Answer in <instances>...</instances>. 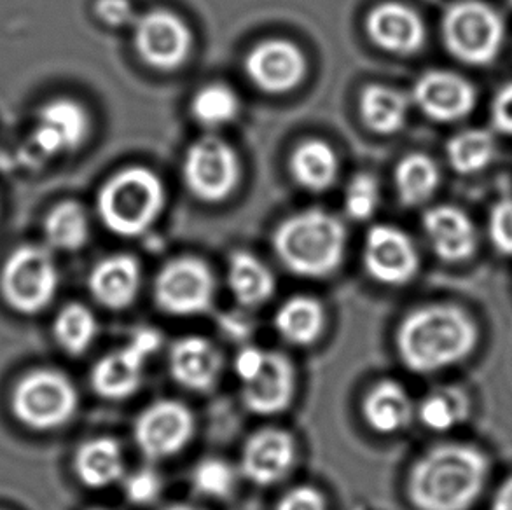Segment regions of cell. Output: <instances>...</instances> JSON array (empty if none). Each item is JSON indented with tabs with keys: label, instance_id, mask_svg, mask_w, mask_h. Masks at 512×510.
I'll list each match as a JSON object with an SVG mask.
<instances>
[{
	"label": "cell",
	"instance_id": "obj_20",
	"mask_svg": "<svg viewBox=\"0 0 512 510\" xmlns=\"http://www.w3.org/2000/svg\"><path fill=\"white\" fill-rule=\"evenodd\" d=\"M432 252L446 264L467 262L478 252V231L462 208L439 205L423 215Z\"/></svg>",
	"mask_w": 512,
	"mask_h": 510
},
{
	"label": "cell",
	"instance_id": "obj_23",
	"mask_svg": "<svg viewBox=\"0 0 512 510\" xmlns=\"http://www.w3.org/2000/svg\"><path fill=\"white\" fill-rule=\"evenodd\" d=\"M147 359L130 343L104 355L91 369V386L105 400H126L139 392Z\"/></svg>",
	"mask_w": 512,
	"mask_h": 510
},
{
	"label": "cell",
	"instance_id": "obj_14",
	"mask_svg": "<svg viewBox=\"0 0 512 510\" xmlns=\"http://www.w3.org/2000/svg\"><path fill=\"white\" fill-rule=\"evenodd\" d=\"M308 60L303 49L287 39H266L250 49L245 74L256 88L282 95L305 81Z\"/></svg>",
	"mask_w": 512,
	"mask_h": 510
},
{
	"label": "cell",
	"instance_id": "obj_39",
	"mask_svg": "<svg viewBox=\"0 0 512 510\" xmlns=\"http://www.w3.org/2000/svg\"><path fill=\"white\" fill-rule=\"evenodd\" d=\"M275 510H327V500L319 488L299 484L278 498Z\"/></svg>",
	"mask_w": 512,
	"mask_h": 510
},
{
	"label": "cell",
	"instance_id": "obj_3",
	"mask_svg": "<svg viewBox=\"0 0 512 510\" xmlns=\"http://www.w3.org/2000/svg\"><path fill=\"white\" fill-rule=\"evenodd\" d=\"M273 250L292 275L327 278L343 264L346 229L333 214L310 208L280 222L273 233Z\"/></svg>",
	"mask_w": 512,
	"mask_h": 510
},
{
	"label": "cell",
	"instance_id": "obj_17",
	"mask_svg": "<svg viewBox=\"0 0 512 510\" xmlns=\"http://www.w3.org/2000/svg\"><path fill=\"white\" fill-rule=\"evenodd\" d=\"M296 393L298 371L294 362L284 353L268 352L261 373L242 385V402L250 413L275 416L292 406Z\"/></svg>",
	"mask_w": 512,
	"mask_h": 510
},
{
	"label": "cell",
	"instance_id": "obj_11",
	"mask_svg": "<svg viewBox=\"0 0 512 510\" xmlns=\"http://www.w3.org/2000/svg\"><path fill=\"white\" fill-rule=\"evenodd\" d=\"M140 60L163 72L179 69L191 55L193 34L186 21L167 9H153L133 21Z\"/></svg>",
	"mask_w": 512,
	"mask_h": 510
},
{
	"label": "cell",
	"instance_id": "obj_43",
	"mask_svg": "<svg viewBox=\"0 0 512 510\" xmlns=\"http://www.w3.org/2000/svg\"><path fill=\"white\" fill-rule=\"evenodd\" d=\"M130 345L142 353L146 359L160 350L163 345V338H161V331L153 329V327H142L139 331L133 332L132 339L128 341Z\"/></svg>",
	"mask_w": 512,
	"mask_h": 510
},
{
	"label": "cell",
	"instance_id": "obj_25",
	"mask_svg": "<svg viewBox=\"0 0 512 510\" xmlns=\"http://www.w3.org/2000/svg\"><path fill=\"white\" fill-rule=\"evenodd\" d=\"M273 325L285 343L312 346L326 331V308L317 297L292 296L278 306Z\"/></svg>",
	"mask_w": 512,
	"mask_h": 510
},
{
	"label": "cell",
	"instance_id": "obj_46",
	"mask_svg": "<svg viewBox=\"0 0 512 510\" xmlns=\"http://www.w3.org/2000/svg\"><path fill=\"white\" fill-rule=\"evenodd\" d=\"M90 510H109V509H100V507H98V509H90Z\"/></svg>",
	"mask_w": 512,
	"mask_h": 510
},
{
	"label": "cell",
	"instance_id": "obj_5",
	"mask_svg": "<svg viewBox=\"0 0 512 510\" xmlns=\"http://www.w3.org/2000/svg\"><path fill=\"white\" fill-rule=\"evenodd\" d=\"M441 34L448 53L458 62L486 67L500 55L506 25L490 4L458 0L444 11Z\"/></svg>",
	"mask_w": 512,
	"mask_h": 510
},
{
	"label": "cell",
	"instance_id": "obj_8",
	"mask_svg": "<svg viewBox=\"0 0 512 510\" xmlns=\"http://www.w3.org/2000/svg\"><path fill=\"white\" fill-rule=\"evenodd\" d=\"M217 283L207 262L198 257H177L156 273L153 299L170 317H200L212 310Z\"/></svg>",
	"mask_w": 512,
	"mask_h": 510
},
{
	"label": "cell",
	"instance_id": "obj_10",
	"mask_svg": "<svg viewBox=\"0 0 512 510\" xmlns=\"http://www.w3.org/2000/svg\"><path fill=\"white\" fill-rule=\"evenodd\" d=\"M196 418L180 400H154L133 423V439L140 453L151 462L180 455L193 441Z\"/></svg>",
	"mask_w": 512,
	"mask_h": 510
},
{
	"label": "cell",
	"instance_id": "obj_45",
	"mask_svg": "<svg viewBox=\"0 0 512 510\" xmlns=\"http://www.w3.org/2000/svg\"><path fill=\"white\" fill-rule=\"evenodd\" d=\"M163 510H203L200 507H196V505L191 504H172L165 507Z\"/></svg>",
	"mask_w": 512,
	"mask_h": 510
},
{
	"label": "cell",
	"instance_id": "obj_6",
	"mask_svg": "<svg viewBox=\"0 0 512 510\" xmlns=\"http://www.w3.org/2000/svg\"><path fill=\"white\" fill-rule=\"evenodd\" d=\"M79 393L69 376L55 369H35L21 378L11 393L14 418L35 432H53L72 421Z\"/></svg>",
	"mask_w": 512,
	"mask_h": 510
},
{
	"label": "cell",
	"instance_id": "obj_44",
	"mask_svg": "<svg viewBox=\"0 0 512 510\" xmlns=\"http://www.w3.org/2000/svg\"><path fill=\"white\" fill-rule=\"evenodd\" d=\"M490 510H512V476L507 477L499 490L495 491Z\"/></svg>",
	"mask_w": 512,
	"mask_h": 510
},
{
	"label": "cell",
	"instance_id": "obj_35",
	"mask_svg": "<svg viewBox=\"0 0 512 510\" xmlns=\"http://www.w3.org/2000/svg\"><path fill=\"white\" fill-rule=\"evenodd\" d=\"M238 470L222 458L208 456L191 470V488L196 495L214 500L231 497L236 488Z\"/></svg>",
	"mask_w": 512,
	"mask_h": 510
},
{
	"label": "cell",
	"instance_id": "obj_16",
	"mask_svg": "<svg viewBox=\"0 0 512 510\" xmlns=\"http://www.w3.org/2000/svg\"><path fill=\"white\" fill-rule=\"evenodd\" d=\"M413 102L436 123H457L474 111L478 91L460 74L429 70L416 81Z\"/></svg>",
	"mask_w": 512,
	"mask_h": 510
},
{
	"label": "cell",
	"instance_id": "obj_32",
	"mask_svg": "<svg viewBox=\"0 0 512 510\" xmlns=\"http://www.w3.org/2000/svg\"><path fill=\"white\" fill-rule=\"evenodd\" d=\"M497 154L492 131L469 128L460 131L446 144V158L451 168L460 175H474L490 166Z\"/></svg>",
	"mask_w": 512,
	"mask_h": 510
},
{
	"label": "cell",
	"instance_id": "obj_7",
	"mask_svg": "<svg viewBox=\"0 0 512 510\" xmlns=\"http://www.w3.org/2000/svg\"><path fill=\"white\" fill-rule=\"evenodd\" d=\"M60 287L55 257L41 245H21L0 271V294L21 315H37L53 303Z\"/></svg>",
	"mask_w": 512,
	"mask_h": 510
},
{
	"label": "cell",
	"instance_id": "obj_21",
	"mask_svg": "<svg viewBox=\"0 0 512 510\" xmlns=\"http://www.w3.org/2000/svg\"><path fill=\"white\" fill-rule=\"evenodd\" d=\"M88 287L93 299L105 310H128L142 289L140 262L133 255H109L91 269Z\"/></svg>",
	"mask_w": 512,
	"mask_h": 510
},
{
	"label": "cell",
	"instance_id": "obj_9",
	"mask_svg": "<svg viewBox=\"0 0 512 510\" xmlns=\"http://www.w3.org/2000/svg\"><path fill=\"white\" fill-rule=\"evenodd\" d=\"M187 189L198 200L219 203L235 193L242 180V161L231 145L205 135L189 145L182 165Z\"/></svg>",
	"mask_w": 512,
	"mask_h": 510
},
{
	"label": "cell",
	"instance_id": "obj_4",
	"mask_svg": "<svg viewBox=\"0 0 512 510\" xmlns=\"http://www.w3.org/2000/svg\"><path fill=\"white\" fill-rule=\"evenodd\" d=\"M165 207V186L144 166H130L112 175L97 198V212L105 228L123 238L144 235Z\"/></svg>",
	"mask_w": 512,
	"mask_h": 510
},
{
	"label": "cell",
	"instance_id": "obj_28",
	"mask_svg": "<svg viewBox=\"0 0 512 510\" xmlns=\"http://www.w3.org/2000/svg\"><path fill=\"white\" fill-rule=\"evenodd\" d=\"M359 107L364 125L378 135H392L408 121L409 98L390 86L369 84L360 95Z\"/></svg>",
	"mask_w": 512,
	"mask_h": 510
},
{
	"label": "cell",
	"instance_id": "obj_41",
	"mask_svg": "<svg viewBox=\"0 0 512 510\" xmlns=\"http://www.w3.org/2000/svg\"><path fill=\"white\" fill-rule=\"evenodd\" d=\"M266 353L257 346H242L240 352L236 353L233 360V369H235L236 378L242 385L254 380L257 374L261 373L264 362H266Z\"/></svg>",
	"mask_w": 512,
	"mask_h": 510
},
{
	"label": "cell",
	"instance_id": "obj_33",
	"mask_svg": "<svg viewBox=\"0 0 512 510\" xmlns=\"http://www.w3.org/2000/svg\"><path fill=\"white\" fill-rule=\"evenodd\" d=\"M53 334L63 352L79 357L88 352L97 339V317L83 303H69L55 318Z\"/></svg>",
	"mask_w": 512,
	"mask_h": 510
},
{
	"label": "cell",
	"instance_id": "obj_37",
	"mask_svg": "<svg viewBox=\"0 0 512 510\" xmlns=\"http://www.w3.org/2000/svg\"><path fill=\"white\" fill-rule=\"evenodd\" d=\"M161 490L163 481L156 470L142 467L123 477V493L126 500L137 507L154 504L160 497Z\"/></svg>",
	"mask_w": 512,
	"mask_h": 510
},
{
	"label": "cell",
	"instance_id": "obj_31",
	"mask_svg": "<svg viewBox=\"0 0 512 510\" xmlns=\"http://www.w3.org/2000/svg\"><path fill=\"white\" fill-rule=\"evenodd\" d=\"M44 235L53 249L63 252L83 249L90 240V219L83 205L76 201L58 203L44 221Z\"/></svg>",
	"mask_w": 512,
	"mask_h": 510
},
{
	"label": "cell",
	"instance_id": "obj_15",
	"mask_svg": "<svg viewBox=\"0 0 512 510\" xmlns=\"http://www.w3.org/2000/svg\"><path fill=\"white\" fill-rule=\"evenodd\" d=\"M90 126L88 112L76 100H49L37 112L30 137L32 149L46 158L77 151L90 135Z\"/></svg>",
	"mask_w": 512,
	"mask_h": 510
},
{
	"label": "cell",
	"instance_id": "obj_34",
	"mask_svg": "<svg viewBox=\"0 0 512 510\" xmlns=\"http://www.w3.org/2000/svg\"><path fill=\"white\" fill-rule=\"evenodd\" d=\"M240 112V98L226 84L212 83L203 86L191 100V114L200 125L221 128L235 121Z\"/></svg>",
	"mask_w": 512,
	"mask_h": 510
},
{
	"label": "cell",
	"instance_id": "obj_47",
	"mask_svg": "<svg viewBox=\"0 0 512 510\" xmlns=\"http://www.w3.org/2000/svg\"><path fill=\"white\" fill-rule=\"evenodd\" d=\"M509 4H511V6H512V0H509Z\"/></svg>",
	"mask_w": 512,
	"mask_h": 510
},
{
	"label": "cell",
	"instance_id": "obj_30",
	"mask_svg": "<svg viewBox=\"0 0 512 510\" xmlns=\"http://www.w3.org/2000/svg\"><path fill=\"white\" fill-rule=\"evenodd\" d=\"M441 184L436 161L422 152H413L395 168V189L406 207H418L429 201Z\"/></svg>",
	"mask_w": 512,
	"mask_h": 510
},
{
	"label": "cell",
	"instance_id": "obj_24",
	"mask_svg": "<svg viewBox=\"0 0 512 510\" xmlns=\"http://www.w3.org/2000/svg\"><path fill=\"white\" fill-rule=\"evenodd\" d=\"M77 479L90 490H105L125 477V456L112 437H95L83 442L74 455Z\"/></svg>",
	"mask_w": 512,
	"mask_h": 510
},
{
	"label": "cell",
	"instance_id": "obj_27",
	"mask_svg": "<svg viewBox=\"0 0 512 510\" xmlns=\"http://www.w3.org/2000/svg\"><path fill=\"white\" fill-rule=\"evenodd\" d=\"M292 179L310 193H322L334 186L340 173V159L324 140L310 138L294 149L289 161Z\"/></svg>",
	"mask_w": 512,
	"mask_h": 510
},
{
	"label": "cell",
	"instance_id": "obj_42",
	"mask_svg": "<svg viewBox=\"0 0 512 510\" xmlns=\"http://www.w3.org/2000/svg\"><path fill=\"white\" fill-rule=\"evenodd\" d=\"M95 13L109 27H125L137 20L130 0H97Z\"/></svg>",
	"mask_w": 512,
	"mask_h": 510
},
{
	"label": "cell",
	"instance_id": "obj_36",
	"mask_svg": "<svg viewBox=\"0 0 512 510\" xmlns=\"http://www.w3.org/2000/svg\"><path fill=\"white\" fill-rule=\"evenodd\" d=\"M381 193L378 180L371 173H357L348 182L345 191L346 214L353 221L371 219L380 207Z\"/></svg>",
	"mask_w": 512,
	"mask_h": 510
},
{
	"label": "cell",
	"instance_id": "obj_1",
	"mask_svg": "<svg viewBox=\"0 0 512 510\" xmlns=\"http://www.w3.org/2000/svg\"><path fill=\"white\" fill-rule=\"evenodd\" d=\"M479 338L478 322L464 306L430 303L402 317L395 329V352L411 373L432 376L471 359Z\"/></svg>",
	"mask_w": 512,
	"mask_h": 510
},
{
	"label": "cell",
	"instance_id": "obj_13",
	"mask_svg": "<svg viewBox=\"0 0 512 510\" xmlns=\"http://www.w3.org/2000/svg\"><path fill=\"white\" fill-rule=\"evenodd\" d=\"M296 437L285 428L266 427L247 437L240 455V474L249 483L268 488L282 483L298 463Z\"/></svg>",
	"mask_w": 512,
	"mask_h": 510
},
{
	"label": "cell",
	"instance_id": "obj_12",
	"mask_svg": "<svg viewBox=\"0 0 512 510\" xmlns=\"http://www.w3.org/2000/svg\"><path fill=\"white\" fill-rule=\"evenodd\" d=\"M362 262L367 275L387 287L408 285L420 271V254L413 240L388 224L367 231Z\"/></svg>",
	"mask_w": 512,
	"mask_h": 510
},
{
	"label": "cell",
	"instance_id": "obj_26",
	"mask_svg": "<svg viewBox=\"0 0 512 510\" xmlns=\"http://www.w3.org/2000/svg\"><path fill=\"white\" fill-rule=\"evenodd\" d=\"M228 287L236 303L245 310H254L270 301L277 289V280L268 264L259 257L247 250H236L229 257Z\"/></svg>",
	"mask_w": 512,
	"mask_h": 510
},
{
	"label": "cell",
	"instance_id": "obj_19",
	"mask_svg": "<svg viewBox=\"0 0 512 510\" xmlns=\"http://www.w3.org/2000/svg\"><path fill=\"white\" fill-rule=\"evenodd\" d=\"M369 39L388 53L415 55L427 41V28L413 7L399 2H383L367 14Z\"/></svg>",
	"mask_w": 512,
	"mask_h": 510
},
{
	"label": "cell",
	"instance_id": "obj_38",
	"mask_svg": "<svg viewBox=\"0 0 512 510\" xmlns=\"http://www.w3.org/2000/svg\"><path fill=\"white\" fill-rule=\"evenodd\" d=\"M488 236L493 249L512 257V198L497 201L488 215Z\"/></svg>",
	"mask_w": 512,
	"mask_h": 510
},
{
	"label": "cell",
	"instance_id": "obj_22",
	"mask_svg": "<svg viewBox=\"0 0 512 510\" xmlns=\"http://www.w3.org/2000/svg\"><path fill=\"white\" fill-rule=\"evenodd\" d=\"M362 418L374 434L394 435L416 418V406L408 390L394 380H381L367 390L360 404Z\"/></svg>",
	"mask_w": 512,
	"mask_h": 510
},
{
	"label": "cell",
	"instance_id": "obj_40",
	"mask_svg": "<svg viewBox=\"0 0 512 510\" xmlns=\"http://www.w3.org/2000/svg\"><path fill=\"white\" fill-rule=\"evenodd\" d=\"M490 121L493 130L512 137V83L504 84L495 93L490 105Z\"/></svg>",
	"mask_w": 512,
	"mask_h": 510
},
{
	"label": "cell",
	"instance_id": "obj_18",
	"mask_svg": "<svg viewBox=\"0 0 512 510\" xmlns=\"http://www.w3.org/2000/svg\"><path fill=\"white\" fill-rule=\"evenodd\" d=\"M224 357L207 338L184 336L168 350V371L177 385L189 392H210L221 378Z\"/></svg>",
	"mask_w": 512,
	"mask_h": 510
},
{
	"label": "cell",
	"instance_id": "obj_29",
	"mask_svg": "<svg viewBox=\"0 0 512 510\" xmlns=\"http://www.w3.org/2000/svg\"><path fill=\"white\" fill-rule=\"evenodd\" d=\"M472 402L462 386H443L423 397L416 418L430 432H450L471 418Z\"/></svg>",
	"mask_w": 512,
	"mask_h": 510
},
{
	"label": "cell",
	"instance_id": "obj_2",
	"mask_svg": "<svg viewBox=\"0 0 512 510\" xmlns=\"http://www.w3.org/2000/svg\"><path fill=\"white\" fill-rule=\"evenodd\" d=\"M490 470V456L476 444L439 442L409 467L406 497L416 510H471Z\"/></svg>",
	"mask_w": 512,
	"mask_h": 510
}]
</instances>
